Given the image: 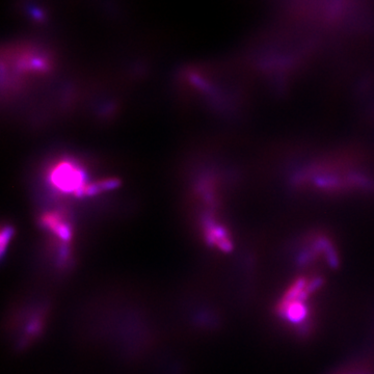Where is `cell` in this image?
Here are the masks:
<instances>
[{"label": "cell", "instance_id": "cell-1", "mask_svg": "<svg viewBox=\"0 0 374 374\" xmlns=\"http://www.w3.org/2000/svg\"><path fill=\"white\" fill-rule=\"evenodd\" d=\"M49 182L60 193L72 194L78 198L83 197L87 185L83 168L70 160H62L50 168Z\"/></svg>", "mask_w": 374, "mask_h": 374}, {"label": "cell", "instance_id": "cell-2", "mask_svg": "<svg viewBox=\"0 0 374 374\" xmlns=\"http://www.w3.org/2000/svg\"><path fill=\"white\" fill-rule=\"evenodd\" d=\"M205 235L210 245L215 246L222 252H229L232 250L233 245L231 238L223 226L217 223L215 220L207 218L204 222Z\"/></svg>", "mask_w": 374, "mask_h": 374}, {"label": "cell", "instance_id": "cell-3", "mask_svg": "<svg viewBox=\"0 0 374 374\" xmlns=\"http://www.w3.org/2000/svg\"><path fill=\"white\" fill-rule=\"evenodd\" d=\"M42 224L63 241L71 238V228L69 223L58 212H48L42 216Z\"/></svg>", "mask_w": 374, "mask_h": 374}, {"label": "cell", "instance_id": "cell-4", "mask_svg": "<svg viewBox=\"0 0 374 374\" xmlns=\"http://www.w3.org/2000/svg\"><path fill=\"white\" fill-rule=\"evenodd\" d=\"M13 234H14V230L11 226L5 227L2 231V253H3V255L5 254V251L7 249V245L9 243V241L11 240Z\"/></svg>", "mask_w": 374, "mask_h": 374}]
</instances>
